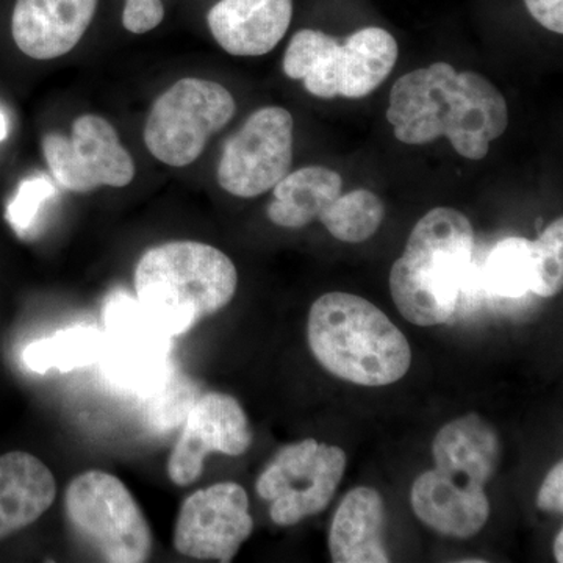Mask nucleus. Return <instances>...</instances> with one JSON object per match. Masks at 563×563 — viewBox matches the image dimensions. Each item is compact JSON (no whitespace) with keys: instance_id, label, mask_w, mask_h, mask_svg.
<instances>
[{"instance_id":"f257e3e1","label":"nucleus","mask_w":563,"mask_h":563,"mask_svg":"<svg viewBox=\"0 0 563 563\" xmlns=\"http://www.w3.org/2000/svg\"><path fill=\"white\" fill-rule=\"evenodd\" d=\"M387 120L404 144L422 146L446 136L463 158L483 161L492 141L507 131L509 109L487 77L440 62L396 80Z\"/></svg>"},{"instance_id":"f03ea898","label":"nucleus","mask_w":563,"mask_h":563,"mask_svg":"<svg viewBox=\"0 0 563 563\" xmlns=\"http://www.w3.org/2000/svg\"><path fill=\"white\" fill-rule=\"evenodd\" d=\"M473 252V225L462 211H428L391 266L390 291L399 313L421 328L450 321L457 312Z\"/></svg>"},{"instance_id":"7ed1b4c3","label":"nucleus","mask_w":563,"mask_h":563,"mask_svg":"<svg viewBox=\"0 0 563 563\" xmlns=\"http://www.w3.org/2000/svg\"><path fill=\"white\" fill-rule=\"evenodd\" d=\"M307 336L314 358L347 383L384 387L409 372L404 333L374 303L351 292H325L313 302Z\"/></svg>"},{"instance_id":"20e7f679","label":"nucleus","mask_w":563,"mask_h":563,"mask_svg":"<svg viewBox=\"0 0 563 563\" xmlns=\"http://www.w3.org/2000/svg\"><path fill=\"white\" fill-rule=\"evenodd\" d=\"M133 285L144 312L174 339L232 301L239 273L210 244L172 242L141 255Z\"/></svg>"},{"instance_id":"39448f33","label":"nucleus","mask_w":563,"mask_h":563,"mask_svg":"<svg viewBox=\"0 0 563 563\" xmlns=\"http://www.w3.org/2000/svg\"><path fill=\"white\" fill-rule=\"evenodd\" d=\"M398 41L383 27H363L340 41L314 29L296 32L284 55L285 76L321 99H362L390 76Z\"/></svg>"},{"instance_id":"423d86ee","label":"nucleus","mask_w":563,"mask_h":563,"mask_svg":"<svg viewBox=\"0 0 563 563\" xmlns=\"http://www.w3.org/2000/svg\"><path fill=\"white\" fill-rule=\"evenodd\" d=\"M69 528L102 561H150L152 531L131 490L113 474L91 470L74 477L65 493Z\"/></svg>"},{"instance_id":"0eeeda50","label":"nucleus","mask_w":563,"mask_h":563,"mask_svg":"<svg viewBox=\"0 0 563 563\" xmlns=\"http://www.w3.org/2000/svg\"><path fill=\"white\" fill-rule=\"evenodd\" d=\"M235 111V99L228 88L218 81L187 77L152 103L144 143L158 162L185 168L201 157L211 136L231 122Z\"/></svg>"},{"instance_id":"6e6552de","label":"nucleus","mask_w":563,"mask_h":563,"mask_svg":"<svg viewBox=\"0 0 563 563\" xmlns=\"http://www.w3.org/2000/svg\"><path fill=\"white\" fill-rule=\"evenodd\" d=\"M346 470L342 448L313 439L287 444L258 476L255 490L277 526H295L328 509Z\"/></svg>"},{"instance_id":"1a4fd4ad","label":"nucleus","mask_w":563,"mask_h":563,"mask_svg":"<svg viewBox=\"0 0 563 563\" xmlns=\"http://www.w3.org/2000/svg\"><path fill=\"white\" fill-rule=\"evenodd\" d=\"M107 379L136 395L150 396L174 372L173 336L163 332L144 312L139 299L117 291L103 306Z\"/></svg>"},{"instance_id":"9d476101","label":"nucleus","mask_w":563,"mask_h":563,"mask_svg":"<svg viewBox=\"0 0 563 563\" xmlns=\"http://www.w3.org/2000/svg\"><path fill=\"white\" fill-rule=\"evenodd\" d=\"M292 132L290 111L282 107L254 111L225 141L217 172L222 190L243 199L272 191L291 172Z\"/></svg>"},{"instance_id":"9b49d317","label":"nucleus","mask_w":563,"mask_h":563,"mask_svg":"<svg viewBox=\"0 0 563 563\" xmlns=\"http://www.w3.org/2000/svg\"><path fill=\"white\" fill-rule=\"evenodd\" d=\"M43 152L54 179L73 192L124 188L135 177L131 152L122 146L117 129L98 114L77 118L70 135H44Z\"/></svg>"},{"instance_id":"f8f14e48","label":"nucleus","mask_w":563,"mask_h":563,"mask_svg":"<svg viewBox=\"0 0 563 563\" xmlns=\"http://www.w3.org/2000/svg\"><path fill=\"white\" fill-rule=\"evenodd\" d=\"M254 531L250 498L242 485L221 483L192 493L174 528L177 553L198 561L232 562Z\"/></svg>"},{"instance_id":"ddd939ff","label":"nucleus","mask_w":563,"mask_h":563,"mask_svg":"<svg viewBox=\"0 0 563 563\" xmlns=\"http://www.w3.org/2000/svg\"><path fill=\"white\" fill-rule=\"evenodd\" d=\"M252 429L242 404L220 391L203 393L191 407L169 454V479L179 487L196 483L210 453L239 457L250 450Z\"/></svg>"},{"instance_id":"4468645a","label":"nucleus","mask_w":563,"mask_h":563,"mask_svg":"<svg viewBox=\"0 0 563 563\" xmlns=\"http://www.w3.org/2000/svg\"><path fill=\"white\" fill-rule=\"evenodd\" d=\"M101 0H14L11 38L33 60L60 58L90 31Z\"/></svg>"},{"instance_id":"2eb2a0df","label":"nucleus","mask_w":563,"mask_h":563,"mask_svg":"<svg viewBox=\"0 0 563 563\" xmlns=\"http://www.w3.org/2000/svg\"><path fill=\"white\" fill-rule=\"evenodd\" d=\"M410 499L421 523L453 539L476 536L490 517V503L484 485L439 468L417 477Z\"/></svg>"},{"instance_id":"dca6fc26","label":"nucleus","mask_w":563,"mask_h":563,"mask_svg":"<svg viewBox=\"0 0 563 563\" xmlns=\"http://www.w3.org/2000/svg\"><path fill=\"white\" fill-rule=\"evenodd\" d=\"M292 13V0H217L206 20L221 49L235 57H262L287 35Z\"/></svg>"},{"instance_id":"f3484780","label":"nucleus","mask_w":563,"mask_h":563,"mask_svg":"<svg viewBox=\"0 0 563 563\" xmlns=\"http://www.w3.org/2000/svg\"><path fill=\"white\" fill-rule=\"evenodd\" d=\"M55 495L54 474L38 457L22 451L0 455V540L40 520Z\"/></svg>"},{"instance_id":"a211bd4d","label":"nucleus","mask_w":563,"mask_h":563,"mask_svg":"<svg viewBox=\"0 0 563 563\" xmlns=\"http://www.w3.org/2000/svg\"><path fill=\"white\" fill-rule=\"evenodd\" d=\"M385 507L372 487L352 488L344 496L329 531V551L335 563H387L384 547Z\"/></svg>"},{"instance_id":"6ab92c4d","label":"nucleus","mask_w":563,"mask_h":563,"mask_svg":"<svg viewBox=\"0 0 563 563\" xmlns=\"http://www.w3.org/2000/svg\"><path fill=\"white\" fill-rule=\"evenodd\" d=\"M432 455L435 468L485 487L498 468L501 443L490 422L468 413L440 429Z\"/></svg>"},{"instance_id":"aec40b11","label":"nucleus","mask_w":563,"mask_h":563,"mask_svg":"<svg viewBox=\"0 0 563 563\" xmlns=\"http://www.w3.org/2000/svg\"><path fill=\"white\" fill-rule=\"evenodd\" d=\"M343 192L339 173L324 166H306L290 172L273 188L268 214L273 224L301 229L320 220L322 211Z\"/></svg>"},{"instance_id":"412c9836","label":"nucleus","mask_w":563,"mask_h":563,"mask_svg":"<svg viewBox=\"0 0 563 563\" xmlns=\"http://www.w3.org/2000/svg\"><path fill=\"white\" fill-rule=\"evenodd\" d=\"M103 352L106 333L101 329L76 325L29 344L22 361L35 373L46 374L49 369L68 373L101 362Z\"/></svg>"},{"instance_id":"4be33fe9","label":"nucleus","mask_w":563,"mask_h":563,"mask_svg":"<svg viewBox=\"0 0 563 563\" xmlns=\"http://www.w3.org/2000/svg\"><path fill=\"white\" fill-rule=\"evenodd\" d=\"M484 291L503 299L525 298L532 292V242L509 236L493 246L479 265Z\"/></svg>"},{"instance_id":"5701e85b","label":"nucleus","mask_w":563,"mask_h":563,"mask_svg":"<svg viewBox=\"0 0 563 563\" xmlns=\"http://www.w3.org/2000/svg\"><path fill=\"white\" fill-rule=\"evenodd\" d=\"M385 217L383 201L373 191L342 192L324 211L320 221L333 239L343 243H363L379 231Z\"/></svg>"},{"instance_id":"b1692460","label":"nucleus","mask_w":563,"mask_h":563,"mask_svg":"<svg viewBox=\"0 0 563 563\" xmlns=\"http://www.w3.org/2000/svg\"><path fill=\"white\" fill-rule=\"evenodd\" d=\"M199 396L201 393L198 384L174 369L157 390L146 396L147 422L155 431H169L176 426L184 424Z\"/></svg>"},{"instance_id":"393cba45","label":"nucleus","mask_w":563,"mask_h":563,"mask_svg":"<svg viewBox=\"0 0 563 563\" xmlns=\"http://www.w3.org/2000/svg\"><path fill=\"white\" fill-rule=\"evenodd\" d=\"M563 285V220L558 218L532 242V292L553 298Z\"/></svg>"},{"instance_id":"a878e982","label":"nucleus","mask_w":563,"mask_h":563,"mask_svg":"<svg viewBox=\"0 0 563 563\" xmlns=\"http://www.w3.org/2000/svg\"><path fill=\"white\" fill-rule=\"evenodd\" d=\"M55 195L54 184L47 177H32L22 181L7 209V220L18 233L27 232L38 218L41 206Z\"/></svg>"},{"instance_id":"bb28decb","label":"nucleus","mask_w":563,"mask_h":563,"mask_svg":"<svg viewBox=\"0 0 563 563\" xmlns=\"http://www.w3.org/2000/svg\"><path fill=\"white\" fill-rule=\"evenodd\" d=\"M165 0H124L122 2V27L133 35H146L165 21Z\"/></svg>"},{"instance_id":"cd10ccee","label":"nucleus","mask_w":563,"mask_h":563,"mask_svg":"<svg viewBox=\"0 0 563 563\" xmlns=\"http://www.w3.org/2000/svg\"><path fill=\"white\" fill-rule=\"evenodd\" d=\"M537 506L543 512L562 514L563 512V463L558 462L548 476L544 477L539 495H537Z\"/></svg>"},{"instance_id":"c85d7f7f","label":"nucleus","mask_w":563,"mask_h":563,"mask_svg":"<svg viewBox=\"0 0 563 563\" xmlns=\"http://www.w3.org/2000/svg\"><path fill=\"white\" fill-rule=\"evenodd\" d=\"M529 14L547 31L563 33V0H525Z\"/></svg>"},{"instance_id":"c756f323","label":"nucleus","mask_w":563,"mask_h":563,"mask_svg":"<svg viewBox=\"0 0 563 563\" xmlns=\"http://www.w3.org/2000/svg\"><path fill=\"white\" fill-rule=\"evenodd\" d=\"M563 531H559L554 540V558L559 563L563 562Z\"/></svg>"},{"instance_id":"7c9ffc66","label":"nucleus","mask_w":563,"mask_h":563,"mask_svg":"<svg viewBox=\"0 0 563 563\" xmlns=\"http://www.w3.org/2000/svg\"><path fill=\"white\" fill-rule=\"evenodd\" d=\"M9 135V124H7V118L0 113V141H3Z\"/></svg>"}]
</instances>
